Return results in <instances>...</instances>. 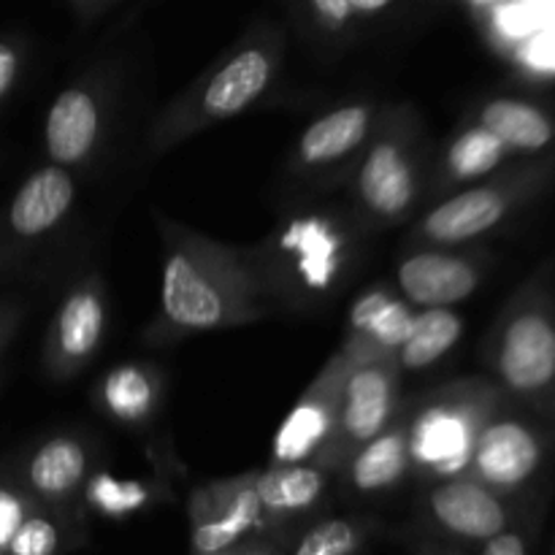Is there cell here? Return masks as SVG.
Instances as JSON below:
<instances>
[{
  "instance_id": "obj_18",
  "label": "cell",
  "mask_w": 555,
  "mask_h": 555,
  "mask_svg": "<svg viewBox=\"0 0 555 555\" xmlns=\"http://www.w3.org/2000/svg\"><path fill=\"white\" fill-rule=\"evenodd\" d=\"M410 448H406V426L390 423L388 428L363 442L350 461L352 486L358 491H383L396 486L410 472Z\"/></svg>"
},
{
  "instance_id": "obj_6",
  "label": "cell",
  "mask_w": 555,
  "mask_h": 555,
  "mask_svg": "<svg viewBox=\"0 0 555 555\" xmlns=\"http://www.w3.org/2000/svg\"><path fill=\"white\" fill-rule=\"evenodd\" d=\"M347 352L339 350L323 369L312 388L298 399V404L287 412L274 434V464H304L318 453L328 450L339 421V393L345 377Z\"/></svg>"
},
{
  "instance_id": "obj_2",
  "label": "cell",
  "mask_w": 555,
  "mask_h": 555,
  "mask_svg": "<svg viewBox=\"0 0 555 555\" xmlns=\"http://www.w3.org/2000/svg\"><path fill=\"white\" fill-rule=\"evenodd\" d=\"M280 68V36L255 33L247 36L204 79L184 90L155 122L152 144L168 150L177 141L231 119L253 106Z\"/></svg>"
},
{
  "instance_id": "obj_31",
  "label": "cell",
  "mask_w": 555,
  "mask_h": 555,
  "mask_svg": "<svg viewBox=\"0 0 555 555\" xmlns=\"http://www.w3.org/2000/svg\"><path fill=\"white\" fill-rule=\"evenodd\" d=\"M20 318L22 312L14 301H0V356H3L5 347H9L16 328H20Z\"/></svg>"
},
{
  "instance_id": "obj_27",
  "label": "cell",
  "mask_w": 555,
  "mask_h": 555,
  "mask_svg": "<svg viewBox=\"0 0 555 555\" xmlns=\"http://www.w3.org/2000/svg\"><path fill=\"white\" fill-rule=\"evenodd\" d=\"M14 555H52L57 551V529L47 518L22 520L9 542Z\"/></svg>"
},
{
  "instance_id": "obj_17",
  "label": "cell",
  "mask_w": 555,
  "mask_h": 555,
  "mask_svg": "<svg viewBox=\"0 0 555 555\" xmlns=\"http://www.w3.org/2000/svg\"><path fill=\"white\" fill-rule=\"evenodd\" d=\"M464 334V318L453 307H428L415 312L410 336L396 350L399 372H423L448 356Z\"/></svg>"
},
{
  "instance_id": "obj_21",
  "label": "cell",
  "mask_w": 555,
  "mask_h": 555,
  "mask_svg": "<svg viewBox=\"0 0 555 555\" xmlns=\"http://www.w3.org/2000/svg\"><path fill=\"white\" fill-rule=\"evenodd\" d=\"M87 475V450L74 437H54L33 453L27 464L30 486L43 496H65Z\"/></svg>"
},
{
  "instance_id": "obj_5",
  "label": "cell",
  "mask_w": 555,
  "mask_h": 555,
  "mask_svg": "<svg viewBox=\"0 0 555 555\" xmlns=\"http://www.w3.org/2000/svg\"><path fill=\"white\" fill-rule=\"evenodd\" d=\"M356 195L379 222H396L410 215L421 195V177L406 125L379 128L356 171Z\"/></svg>"
},
{
  "instance_id": "obj_1",
  "label": "cell",
  "mask_w": 555,
  "mask_h": 555,
  "mask_svg": "<svg viewBox=\"0 0 555 555\" xmlns=\"http://www.w3.org/2000/svg\"><path fill=\"white\" fill-rule=\"evenodd\" d=\"M160 320L177 334L236 328L269 312L274 298L269 271L255 255L163 225Z\"/></svg>"
},
{
  "instance_id": "obj_22",
  "label": "cell",
  "mask_w": 555,
  "mask_h": 555,
  "mask_svg": "<svg viewBox=\"0 0 555 555\" xmlns=\"http://www.w3.org/2000/svg\"><path fill=\"white\" fill-rule=\"evenodd\" d=\"M323 488V472L307 464H276L274 469L263 472L255 480V493H258L260 504L263 509H274V513L309 507L318 502Z\"/></svg>"
},
{
  "instance_id": "obj_32",
  "label": "cell",
  "mask_w": 555,
  "mask_h": 555,
  "mask_svg": "<svg viewBox=\"0 0 555 555\" xmlns=\"http://www.w3.org/2000/svg\"><path fill=\"white\" fill-rule=\"evenodd\" d=\"M482 555H526L524 542L515 534H496L488 540V547Z\"/></svg>"
},
{
  "instance_id": "obj_26",
  "label": "cell",
  "mask_w": 555,
  "mask_h": 555,
  "mask_svg": "<svg viewBox=\"0 0 555 555\" xmlns=\"http://www.w3.org/2000/svg\"><path fill=\"white\" fill-rule=\"evenodd\" d=\"M356 547V531L345 520H328L304 537L296 555H347Z\"/></svg>"
},
{
  "instance_id": "obj_7",
  "label": "cell",
  "mask_w": 555,
  "mask_h": 555,
  "mask_svg": "<svg viewBox=\"0 0 555 555\" xmlns=\"http://www.w3.org/2000/svg\"><path fill=\"white\" fill-rule=\"evenodd\" d=\"M106 334V298L98 280H85L63 298L47 336V369L54 379L74 377L92 361Z\"/></svg>"
},
{
  "instance_id": "obj_3",
  "label": "cell",
  "mask_w": 555,
  "mask_h": 555,
  "mask_svg": "<svg viewBox=\"0 0 555 555\" xmlns=\"http://www.w3.org/2000/svg\"><path fill=\"white\" fill-rule=\"evenodd\" d=\"M345 377L339 393V421L328 448L350 453L393 423L399 404V363L390 352L363 350L347 341Z\"/></svg>"
},
{
  "instance_id": "obj_8",
  "label": "cell",
  "mask_w": 555,
  "mask_h": 555,
  "mask_svg": "<svg viewBox=\"0 0 555 555\" xmlns=\"http://www.w3.org/2000/svg\"><path fill=\"white\" fill-rule=\"evenodd\" d=\"M496 372L515 393H540L555 379V325L540 312H520L504 325Z\"/></svg>"
},
{
  "instance_id": "obj_24",
  "label": "cell",
  "mask_w": 555,
  "mask_h": 555,
  "mask_svg": "<svg viewBox=\"0 0 555 555\" xmlns=\"http://www.w3.org/2000/svg\"><path fill=\"white\" fill-rule=\"evenodd\" d=\"M260 513H263V504H260L255 486L238 488L236 496L231 499V504L225 507V513L215 520H206L198 529L193 531V545L201 553H220L228 545L238 540L244 531H249L253 526H258Z\"/></svg>"
},
{
  "instance_id": "obj_23",
  "label": "cell",
  "mask_w": 555,
  "mask_h": 555,
  "mask_svg": "<svg viewBox=\"0 0 555 555\" xmlns=\"http://www.w3.org/2000/svg\"><path fill=\"white\" fill-rule=\"evenodd\" d=\"M507 146L486 130L482 125H472L464 133L453 139V144L444 152V177L450 182H469V179L486 177L502 163Z\"/></svg>"
},
{
  "instance_id": "obj_34",
  "label": "cell",
  "mask_w": 555,
  "mask_h": 555,
  "mask_svg": "<svg viewBox=\"0 0 555 555\" xmlns=\"http://www.w3.org/2000/svg\"><path fill=\"white\" fill-rule=\"evenodd\" d=\"M70 5H74L79 14H95V11L106 9L108 3H114V0H68Z\"/></svg>"
},
{
  "instance_id": "obj_10",
  "label": "cell",
  "mask_w": 555,
  "mask_h": 555,
  "mask_svg": "<svg viewBox=\"0 0 555 555\" xmlns=\"http://www.w3.org/2000/svg\"><path fill=\"white\" fill-rule=\"evenodd\" d=\"M396 282L401 298L412 307H455L477 291L480 269L466 255L434 247L401 260L396 269Z\"/></svg>"
},
{
  "instance_id": "obj_13",
  "label": "cell",
  "mask_w": 555,
  "mask_h": 555,
  "mask_svg": "<svg viewBox=\"0 0 555 555\" xmlns=\"http://www.w3.org/2000/svg\"><path fill=\"white\" fill-rule=\"evenodd\" d=\"M542 459L537 434L518 421L482 423L472 464L477 475L499 488H515L529 480Z\"/></svg>"
},
{
  "instance_id": "obj_14",
  "label": "cell",
  "mask_w": 555,
  "mask_h": 555,
  "mask_svg": "<svg viewBox=\"0 0 555 555\" xmlns=\"http://www.w3.org/2000/svg\"><path fill=\"white\" fill-rule=\"evenodd\" d=\"M374 108L369 103H347L314 119L298 139L296 157L304 168H328L350 157L369 141Z\"/></svg>"
},
{
  "instance_id": "obj_4",
  "label": "cell",
  "mask_w": 555,
  "mask_h": 555,
  "mask_svg": "<svg viewBox=\"0 0 555 555\" xmlns=\"http://www.w3.org/2000/svg\"><path fill=\"white\" fill-rule=\"evenodd\" d=\"M475 401L464 393L431 396L406 426L410 464L437 477H459L469 469L472 450L482 428Z\"/></svg>"
},
{
  "instance_id": "obj_29",
  "label": "cell",
  "mask_w": 555,
  "mask_h": 555,
  "mask_svg": "<svg viewBox=\"0 0 555 555\" xmlns=\"http://www.w3.org/2000/svg\"><path fill=\"white\" fill-rule=\"evenodd\" d=\"M22 70V52L16 43L0 38V101L14 90Z\"/></svg>"
},
{
  "instance_id": "obj_16",
  "label": "cell",
  "mask_w": 555,
  "mask_h": 555,
  "mask_svg": "<svg viewBox=\"0 0 555 555\" xmlns=\"http://www.w3.org/2000/svg\"><path fill=\"white\" fill-rule=\"evenodd\" d=\"M415 309L396 293L385 287H374L358 296L350 309V345L363 350L390 352L396 356L404 339L410 336Z\"/></svg>"
},
{
  "instance_id": "obj_11",
  "label": "cell",
  "mask_w": 555,
  "mask_h": 555,
  "mask_svg": "<svg viewBox=\"0 0 555 555\" xmlns=\"http://www.w3.org/2000/svg\"><path fill=\"white\" fill-rule=\"evenodd\" d=\"M103 112L95 92L85 85L65 87L43 119V146L49 163L63 168L81 166L101 144Z\"/></svg>"
},
{
  "instance_id": "obj_33",
  "label": "cell",
  "mask_w": 555,
  "mask_h": 555,
  "mask_svg": "<svg viewBox=\"0 0 555 555\" xmlns=\"http://www.w3.org/2000/svg\"><path fill=\"white\" fill-rule=\"evenodd\" d=\"M396 0H350L356 16H379L393 5Z\"/></svg>"
},
{
  "instance_id": "obj_30",
  "label": "cell",
  "mask_w": 555,
  "mask_h": 555,
  "mask_svg": "<svg viewBox=\"0 0 555 555\" xmlns=\"http://www.w3.org/2000/svg\"><path fill=\"white\" fill-rule=\"evenodd\" d=\"M22 520H25V515H22L20 499L9 491H0V547H9L11 537L16 534Z\"/></svg>"
},
{
  "instance_id": "obj_19",
  "label": "cell",
  "mask_w": 555,
  "mask_h": 555,
  "mask_svg": "<svg viewBox=\"0 0 555 555\" xmlns=\"http://www.w3.org/2000/svg\"><path fill=\"white\" fill-rule=\"evenodd\" d=\"M491 130L507 150L540 152L553 141V122L534 103L515 101V98H496L486 103L480 112V122Z\"/></svg>"
},
{
  "instance_id": "obj_12",
  "label": "cell",
  "mask_w": 555,
  "mask_h": 555,
  "mask_svg": "<svg viewBox=\"0 0 555 555\" xmlns=\"http://www.w3.org/2000/svg\"><path fill=\"white\" fill-rule=\"evenodd\" d=\"M507 209L509 198L507 193H502V188H493V184L469 188L428 209V215H423V220L417 222L415 238L437 244V247L472 242L493 231L504 220Z\"/></svg>"
},
{
  "instance_id": "obj_28",
  "label": "cell",
  "mask_w": 555,
  "mask_h": 555,
  "mask_svg": "<svg viewBox=\"0 0 555 555\" xmlns=\"http://www.w3.org/2000/svg\"><path fill=\"white\" fill-rule=\"evenodd\" d=\"M307 3L314 20L320 22V27H325L328 33L350 30L352 22L358 20L350 0H307Z\"/></svg>"
},
{
  "instance_id": "obj_15",
  "label": "cell",
  "mask_w": 555,
  "mask_h": 555,
  "mask_svg": "<svg viewBox=\"0 0 555 555\" xmlns=\"http://www.w3.org/2000/svg\"><path fill=\"white\" fill-rule=\"evenodd\" d=\"M431 513L444 529L469 540H491L502 534L504 509L491 491L472 480L448 477L431 491Z\"/></svg>"
},
{
  "instance_id": "obj_9",
  "label": "cell",
  "mask_w": 555,
  "mask_h": 555,
  "mask_svg": "<svg viewBox=\"0 0 555 555\" xmlns=\"http://www.w3.org/2000/svg\"><path fill=\"white\" fill-rule=\"evenodd\" d=\"M76 198V182L63 166L36 168L11 198L5 209V242L33 244L52 233L68 217Z\"/></svg>"
},
{
  "instance_id": "obj_25",
  "label": "cell",
  "mask_w": 555,
  "mask_h": 555,
  "mask_svg": "<svg viewBox=\"0 0 555 555\" xmlns=\"http://www.w3.org/2000/svg\"><path fill=\"white\" fill-rule=\"evenodd\" d=\"M87 499L106 515H128L146 504L150 491L135 480H117L108 472H101L87 486Z\"/></svg>"
},
{
  "instance_id": "obj_20",
  "label": "cell",
  "mask_w": 555,
  "mask_h": 555,
  "mask_svg": "<svg viewBox=\"0 0 555 555\" xmlns=\"http://www.w3.org/2000/svg\"><path fill=\"white\" fill-rule=\"evenodd\" d=\"M101 406L119 423L139 426L155 412L157 406V379L141 363H122L114 366L106 377L101 379Z\"/></svg>"
}]
</instances>
